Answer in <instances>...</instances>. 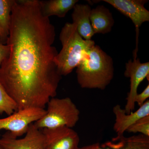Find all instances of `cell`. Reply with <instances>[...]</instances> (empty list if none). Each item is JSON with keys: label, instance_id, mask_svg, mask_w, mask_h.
Instances as JSON below:
<instances>
[{"label": "cell", "instance_id": "cell-15", "mask_svg": "<svg viewBox=\"0 0 149 149\" xmlns=\"http://www.w3.org/2000/svg\"><path fill=\"white\" fill-rule=\"evenodd\" d=\"M14 2L15 0H0V28L7 38Z\"/></svg>", "mask_w": 149, "mask_h": 149}, {"label": "cell", "instance_id": "cell-11", "mask_svg": "<svg viewBox=\"0 0 149 149\" xmlns=\"http://www.w3.org/2000/svg\"><path fill=\"white\" fill-rule=\"evenodd\" d=\"M113 111L116 117L113 129L117 133L116 138L119 139L124 136V133L128 128L137 120L149 115V100L145 102L138 110L130 114H126L124 109H122L119 104L115 106Z\"/></svg>", "mask_w": 149, "mask_h": 149}, {"label": "cell", "instance_id": "cell-13", "mask_svg": "<svg viewBox=\"0 0 149 149\" xmlns=\"http://www.w3.org/2000/svg\"><path fill=\"white\" fill-rule=\"evenodd\" d=\"M90 18L95 34L109 33L114 24L111 13L104 6H98L92 9Z\"/></svg>", "mask_w": 149, "mask_h": 149}, {"label": "cell", "instance_id": "cell-7", "mask_svg": "<svg viewBox=\"0 0 149 149\" xmlns=\"http://www.w3.org/2000/svg\"><path fill=\"white\" fill-rule=\"evenodd\" d=\"M149 62L142 63L137 57H134L133 60H130L125 64L124 76L130 79V91L124 109L126 114H130L135 109V98L139 85L145 78L149 79Z\"/></svg>", "mask_w": 149, "mask_h": 149}, {"label": "cell", "instance_id": "cell-1", "mask_svg": "<svg viewBox=\"0 0 149 149\" xmlns=\"http://www.w3.org/2000/svg\"><path fill=\"white\" fill-rule=\"evenodd\" d=\"M55 28L38 0H15L6 44L10 53L0 68V82L18 110L45 109L62 76L55 58Z\"/></svg>", "mask_w": 149, "mask_h": 149}, {"label": "cell", "instance_id": "cell-4", "mask_svg": "<svg viewBox=\"0 0 149 149\" xmlns=\"http://www.w3.org/2000/svg\"><path fill=\"white\" fill-rule=\"evenodd\" d=\"M47 106V109L45 115L33 123L38 129L61 127L72 128L79 120L80 111L68 97L52 98Z\"/></svg>", "mask_w": 149, "mask_h": 149}, {"label": "cell", "instance_id": "cell-2", "mask_svg": "<svg viewBox=\"0 0 149 149\" xmlns=\"http://www.w3.org/2000/svg\"><path fill=\"white\" fill-rule=\"evenodd\" d=\"M76 68L77 82L82 88L104 90L114 76L112 58L95 45L85 53Z\"/></svg>", "mask_w": 149, "mask_h": 149}, {"label": "cell", "instance_id": "cell-5", "mask_svg": "<svg viewBox=\"0 0 149 149\" xmlns=\"http://www.w3.org/2000/svg\"><path fill=\"white\" fill-rule=\"evenodd\" d=\"M46 110L29 108L18 110L4 118H0V130H5L14 138L25 135L30 125L42 118Z\"/></svg>", "mask_w": 149, "mask_h": 149}, {"label": "cell", "instance_id": "cell-20", "mask_svg": "<svg viewBox=\"0 0 149 149\" xmlns=\"http://www.w3.org/2000/svg\"><path fill=\"white\" fill-rule=\"evenodd\" d=\"M7 40V37H6L4 33H3V31L0 28V41L3 44H6V43Z\"/></svg>", "mask_w": 149, "mask_h": 149}, {"label": "cell", "instance_id": "cell-17", "mask_svg": "<svg viewBox=\"0 0 149 149\" xmlns=\"http://www.w3.org/2000/svg\"><path fill=\"white\" fill-rule=\"evenodd\" d=\"M126 131L130 133H141L142 135L149 137V115L137 120Z\"/></svg>", "mask_w": 149, "mask_h": 149}, {"label": "cell", "instance_id": "cell-3", "mask_svg": "<svg viewBox=\"0 0 149 149\" xmlns=\"http://www.w3.org/2000/svg\"><path fill=\"white\" fill-rule=\"evenodd\" d=\"M59 39L62 48L55 58V63L61 75L66 76L77 67L83 56L95 45L93 40L83 39L72 23L67 22L62 28Z\"/></svg>", "mask_w": 149, "mask_h": 149}, {"label": "cell", "instance_id": "cell-6", "mask_svg": "<svg viewBox=\"0 0 149 149\" xmlns=\"http://www.w3.org/2000/svg\"><path fill=\"white\" fill-rule=\"evenodd\" d=\"M132 20L136 30V48L133 55H137L139 28L144 22L149 21V11L144 6L148 0H103Z\"/></svg>", "mask_w": 149, "mask_h": 149}, {"label": "cell", "instance_id": "cell-16", "mask_svg": "<svg viewBox=\"0 0 149 149\" xmlns=\"http://www.w3.org/2000/svg\"><path fill=\"white\" fill-rule=\"evenodd\" d=\"M17 110L16 103L8 94L0 82V114L5 113L10 115Z\"/></svg>", "mask_w": 149, "mask_h": 149}, {"label": "cell", "instance_id": "cell-19", "mask_svg": "<svg viewBox=\"0 0 149 149\" xmlns=\"http://www.w3.org/2000/svg\"><path fill=\"white\" fill-rule=\"evenodd\" d=\"M9 53V47L0 41V68L3 61L8 56Z\"/></svg>", "mask_w": 149, "mask_h": 149}, {"label": "cell", "instance_id": "cell-10", "mask_svg": "<svg viewBox=\"0 0 149 149\" xmlns=\"http://www.w3.org/2000/svg\"><path fill=\"white\" fill-rule=\"evenodd\" d=\"M77 149H149V137L142 134L115 138L104 143H96Z\"/></svg>", "mask_w": 149, "mask_h": 149}, {"label": "cell", "instance_id": "cell-8", "mask_svg": "<svg viewBox=\"0 0 149 149\" xmlns=\"http://www.w3.org/2000/svg\"><path fill=\"white\" fill-rule=\"evenodd\" d=\"M0 147L1 149H45V137L42 130L32 123L22 139L14 138L6 132L0 139Z\"/></svg>", "mask_w": 149, "mask_h": 149}, {"label": "cell", "instance_id": "cell-21", "mask_svg": "<svg viewBox=\"0 0 149 149\" xmlns=\"http://www.w3.org/2000/svg\"><path fill=\"white\" fill-rule=\"evenodd\" d=\"M0 149H1V147H0Z\"/></svg>", "mask_w": 149, "mask_h": 149}, {"label": "cell", "instance_id": "cell-18", "mask_svg": "<svg viewBox=\"0 0 149 149\" xmlns=\"http://www.w3.org/2000/svg\"><path fill=\"white\" fill-rule=\"evenodd\" d=\"M149 97V84H148L147 87L143 92L140 94L136 95L135 98V103H137L139 107L143 105L145 102L146 101L147 99Z\"/></svg>", "mask_w": 149, "mask_h": 149}, {"label": "cell", "instance_id": "cell-9", "mask_svg": "<svg viewBox=\"0 0 149 149\" xmlns=\"http://www.w3.org/2000/svg\"><path fill=\"white\" fill-rule=\"evenodd\" d=\"M45 149H77L80 138L72 128L66 127L42 129Z\"/></svg>", "mask_w": 149, "mask_h": 149}, {"label": "cell", "instance_id": "cell-12", "mask_svg": "<svg viewBox=\"0 0 149 149\" xmlns=\"http://www.w3.org/2000/svg\"><path fill=\"white\" fill-rule=\"evenodd\" d=\"M72 14V22L75 25L77 32L85 40H92L95 35L91 20V6L88 4H76Z\"/></svg>", "mask_w": 149, "mask_h": 149}, {"label": "cell", "instance_id": "cell-14", "mask_svg": "<svg viewBox=\"0 0 149 149\" xmlns=\"http://www.w3.org/2000/svg\"><path fill=\"white\" fill-rule=\"evenodd\" d=\"M78 1V0H48L39 1V3L44 16L49 18L50 16H56L63 18Z\"/></svg>", "mask_w": 149, "mask_h": 149}]
</instances>
